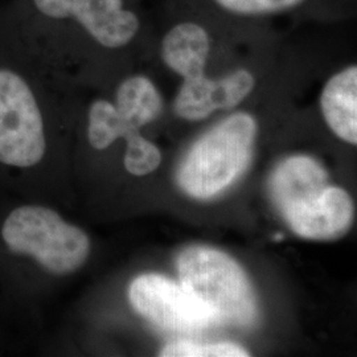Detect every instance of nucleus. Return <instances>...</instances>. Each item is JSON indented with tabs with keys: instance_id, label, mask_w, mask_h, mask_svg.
<instances>
[{
	"instance_id": "39448f33",
	"label": "nucleus",
	"mask_w": 357,
	"mask_h": 357,
	"mask_svg": "<svg viewBox=\"0 0 357 357\" xmlns=\"http://www.w3.org/2000/svg\"><path fill=\"white\" fill-rule=\"evenodd\" d=\"M180 284L213 315L216 323L240 327L257 319L255 290L230 255L208 246H190L178 257Z\"/></svg>"
},
{
	"instance_id": "4468645a",
	"label": "nucleus",
	"mask_w": 357,
	"mask_h": 357,
	"mask_svg": "<svg viewBox=\"0 0 357 357\" xmlns=\"http://www.w3.org/2000/svg\"><path fill=\"white\" fill-rule=\"evenodd\" d=\"M139 130L141 128L131 126L122 137L126 142L123 163L128 174L134 176H146L159 167L162 153L153 142L147 141L142 135Z\"/></svg>"
},
{
	"instance_id": "7ed1b4c3",
	"label": "nucleus",
	"mask_w": 357,
	"mask_h": 357,
	"mask_svg": "<svg viewBox=\"0 0 357 357\" xmlns=\"http://www.w3.org/2000/svg\"><path fill=\"white\" fill-rule=\"evenodd\" d=\"M0 241L10 255L54 277L76 273L91 252L85 230L68 222L50 206L36 203L13 206L3 217Z\"/></svg>"
},
{
	"instance_id": "20e7f679",
	"label": "nucleus",
	"mask_w": 357,
	"mask_h": 357,
	"mask_svg": "<svg viewBox=\"0 0 357 357\" xmlns=\"http://www.w3.org/2000/svg\"><path fill=\"white\" fill-rule=\"evenodd\" d=\"M258 125L255 116L237 112L193 143L178 171L180 188L208 200L228 190L245 172L253 153Z\"/></svg>"
},
{
	"instance_id": "9b49d317",
	"label": "nucleus",
	"mask_w": 357,
	"mask_h": 357,
	"mask_svg": "<svg viewBox=\"0 0 357 357\" xmlns=\"http://www.w3.org/2000/svg\"><path fill=\"white\" fill-rule=\"evenodd\" d=\"M320 112L337 138L356 146V65H348L327 79L320 93Z\"/></svg>"
},
{
	"instance_id": "0eeeda50",
	"label": "nucleus",
	"mask_w": 357,
	"mask_h": 357,
	"mask_svg": "<svg viewBox=\"0 0 357 357\" xmlns=\"http://www.w3.org/2000/svg\"><path fill=\"white\" fill-rule=\"evenodd\" d=\"M255 88V76L238 68L218 78L202 76L183 79L174 110L181 119L197 122L218 110H231L240 106Z\"/></svg>"
},
{
	"instance_id": "2eb2a0df",
	"label": "nucleus",
	"mask_w": 357,
	"mask_h": 357,
	"mask_svg": "<svg viewBox=\"0 0 357 357\" xmlns=\"http://www.w3.org/2000/svg\"><path fill=\"white\" fill-rule=\"evenodd\" d=\"M250 354L240 345L233 343L204 344L190 340L169 343L159 352L162 357H245Z\"/></svg>"
},
{
	"instance_id": "9d476101",
	"label": "nucleus",
	"mask_w": 357,
	"mask_h": 357,
	"mask_svg": "<svg viewBox=\"0 0 357 357\" xmlns=\"http://www.w3.org/2000/svg\"><path fill=\"white\" fill-rule=\"evenodd\" d=\"M327 185H330L327 171L318 160L307 155H295L282 160L268 181L270 196L281 216Z\"/></svg>"
},
{
	"instance_id": "f257e3e1",
	"label": "nucleus",
	"mask_w": 357,
	"mask_h": 357,
	"mask_svg": "<svg viewBox=\"0 0 357 357\" xmlns=\"http://www.w3.org/2000/svg\"><path fill=\"white\" fill-rule=\"evenodd\" d=\"M0 16L54 70L114 57L144 35L131 0H0Z\"/></svg>"
},
{
	"instance_id": "f03ea898",
	"label": "nucleus",
	"mask_w": 357,
	"mask_h": 357,
	"mask_svg": "<svg viewBox=\"0 0 357 357\" xmlns=\"http://www.w3.org/2000/svg\"><path fill=\"white\" fill-rule=\"evenodd\" d=\"M57 78L0 16V168L31 172L45 159Z\"/></svg>"
},
{
	"instance_id": "ddd939ff",
	"label": "nucleus",
	"mask_w": 357,
	"mask_h": 357,
	"mask_svg": "<svg viewBox=\"0 0 357 357\" xmlns=\"http://www.w3.org/2000/svg\"><path fill=\"white\" fill-rule=\"evenodd\" d=\"M310 0H209L218 13L238 20H264L303 8Z\"/></svg>"
},
{
	"instance_id": "6e6552de",
	"label": "nucleus",
	"mask_w": 357,
	"mask_h": 357,
	"mask_svg": "<svg viewBox=\"0 0 357 357\" xmlns=\"http://www.w3.org/2000/svg\"><path fill=\"white\" fill-rule=\"evenodd\" d=\"M355 208L348 192L327 185L307 197L282 217L298 237L315 241H331L351 229Z\"/></svg>"
},
{
	"instance_id": "423d86ee",
	"label": "nucleus",
	"mask_w": 357,
	"mask_h": 357,
	"mask_svg": "<svg viewBox=\"0 0 357 357\" xmlns=\"http://www.w3.org/2000/svg\"><path fill=\"white\" fill-rule=\"evenodd\" d=\"M128 301L144 319L171 331H199L216 324L190 291L160 274L137 277L128 287Z\"/></svg>"
},
{
	"instance_id": "f8f14e48",
	"label": "nucleus",
	"mask_w": 357,
	"mask_h": 357,
	"mask_svg": "<svg viewBox=\"0 0 357 357\" xmlns=\"http://www.w3.org/2000/svg\"><path fill=\"white\" fill-rule=\"evenodd\" d=\"M118 113L132 126L142 128L158 119L163 112V98L147 76L132 75L123 78L113 97Z\"/></svg>"
},
{
	"instance_id": "1a4fd4ad",
	"label": "nucleus",
	"mask_w": 357,
	"mask_h": 357,
	"mask_svg": "<svg viewBox=\"0 0 357 357\" xmlns=\"http://www.w3.org/2000/svg\"><path fill=\"white\" fill-rule=\"evenodd\" d=\"M211 28L197 19H180L167 29L160 41V59L183 79L205 76L213 50Z\"/></svg>"
}]
</instances>
